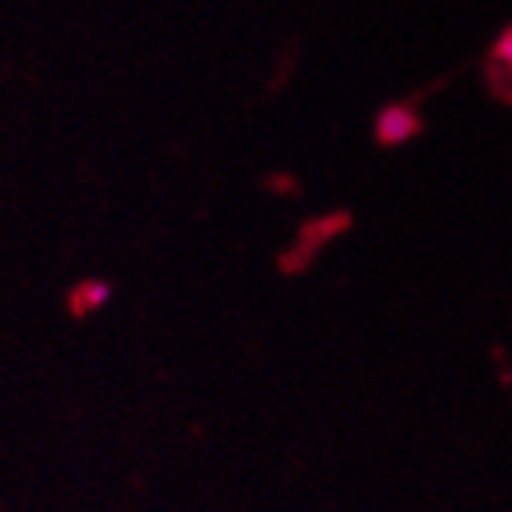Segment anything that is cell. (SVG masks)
Listing matches in <instances>:
<instances>
[{
    "label": "cell",
    "mask_w": 512,
    "mask_h": 512,
    "mask_svg": "<svg viewBox=\"0 0 512 512\" xmlns=\"http://www.w3.org/2000/svg\"><path fill=\"white\" fill-rule=\"evenodd\" d=\"M376 140L387 147H398L405 144V140H412L423 129V122H419L416 108H409V104H387L380 115H376Z\"/></svg>",
    "instance_id": "1"
},
{
    "label": "cell",
    "mask_w": 512,
    "mask_h": 512,
    "mask_svg": "<svg viewBox=\"0 0 512 512\" xmlns=\"http://www.w3.org/2000/svg\"><path fill=\"white\" fill-rule=\"evenodd\" d=\"M491 54H495V61H502V65H509V69H512V26L498 36L495 51H491Z\"/></svg>",
    "instance_id": "2"
}]
</instances>
